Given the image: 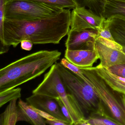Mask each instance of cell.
I'll return each mask as SVG.
<instances>
[{"instance_id":"obj_19","label":"cell","mask_w":125,"mask_h":125,"mask_svg":"<svg viewBox=\"0 0 125 125\" xmlns=\"http://www.w3.org/2000/svg\"><path fill=\"white\" fill-rule=\"evenodd\" d=\"M36 2L49 5L55 6L62 9H73L76 8L74 0H25Z\"/></svg>"},{"instance_id":"obj_15","label":"cell","mask_w":125,"mask_h":125,"mask_svg":"<svg viewBox=\"0 0 125 125\" xmlns=\"http://www.w3.org/2000/svg\"><path fill=\"white\" fill-rule=\"evenodd\" d=\"M17 99L10 102L5 111L0 115V125H15L18 122Z\"/></svg>"},{"instance_id":"obj_6","label":"cell","mask_w":125,"mask_h":125,"mask_svg":"<svg viewBox=\"0 0 125 125\" xmlns=\"http://www.w3.org/2000/svg\"><path fill=\"white\" fill-rule=\"evenodd\" d=\"M64 9L25 0H7L5 18L33 20L54 16Z\"/></svg>"},{"instance_id":"obj_28","label":"cell","mask_w":125,"mask_h":125,"mask_svg":"<svg viewBox=\"0 0 125 125\" xmlns=\"http://www.w3.org/2000/svg\"><path fill=\"white\" fill-rule=\"evenodd\" d=\"M123 50L124 52H125V47H123Z\"/></svg>"},{"instance_id":"obj_20","label":"cell","mask_w":125,"mask_h":125,"mask_svg":"<svg viewBox=\"0 0 125 125\" xmlns=\"http://www.w3.org/2000/svg\"><path fill=\"white\" fill-rule=\"evenodd\" d=\"M87 125H119L112 119L101 115H95L85 119Z\"/></svg>"},{"instance_id":"obj_17","label":"cell","mask_w":125,"mask_h":125,"mask_svg":"<svg viewBox=\"0 0 125 125\" xmlns=\"http://www.w3.org/2000/svg\"><path fill=\"white\" fill-rule=\"evenodd\" d=\"M105 0H74L76 7H84L98 16H102L103 7Z\"/></svg>"},{"instance_id":"obj_11","label":"cell","mask_w":125,"mask_h":125,"mask_svg":"<svg viewBox=\"0 0 125 125\" xmlns=\"http://www.w3.org/2000/svg\"><path fill=\"white\" fill-rule=\"evenodd\" d=\"M65 58L74 65L80 68L93 66L99 56L95 49L68 50L65 51Z\"/></svg>"},{"instance_id":"obj_21","label":"cell","mask_w":125,"mask_h":125,"mask_svg":"<svg viewBox=\"0 0 125 125\" xmlns=\"http://www.w3.org/2000/svg\"><path fill=\"white\" fill-rule=\"evenodd\" d=\"M98 37L114 41L110 29V22L108 19H104L101 25L96 28Z\"/></svg>"},{"instance_id":"obj_1","label":"cell","mask_w":125,"mask_h":125,"mask_svg":"<svg viewBox=\"0 0 125 125\" xmlns=\"http://www.w3.org/2000/svg\"><path fill=\"white\" fill-rule=\"evenodd\" d=\"M71 14L70 9H65L54 16L36 20L5 18L0 51L7 52L11 46L15 48L23 40L35 44H58L70 30Z\"/></svg>"},{"instance_id":"obj_24","label":"cell","mask_w":125,"mask_h":125,"mask_svg":"<svg viewBox=\"0 0 125 125\" xmlns=\"http://www.w3.org/2000/svg\"><path fill=\"white\" fill-rule=\"evenodd\" d=\"M55 99V100L58 103L62 113L64 115V116L67 118L69 122L70 123L71 125H73V122H72V119L70 115L69 112L67 108H66V106L63 104L61 99L60 98H57Z\"/></svg>"},{"instance_id":"obj_18","label":"cell","mask_w":125,"mask_h":125,"mask_svg":"<svg viewBox=\"0 0 125 125\" xmlns=\"http://www.w3.org/2000/svg\"><path fill=\"white\" fill-rule=\"evenodd\" d=\"M21 88H14L0 92V107L14 99L20 98Z\"/></svg>"},{"instance_id":"obj_25","label":"cell","mask_w":125,"mask_h":125,"mask_svg":"<svg viewBox=\"0 0 125 125\" xmlns=\"http://www.w3.org/2000/svg\"><path fill=\"white\" fill-rule=\"evenodd\" d=\"M33 107L38 113L44 119H46V120H49L52 121L61 120L56 118L55 117L53 116V115H52L46 112L36 109V108H35Z\"/></svg>"},{"instance_id":"obj_14","label":"cell","mask_w":125,"mask_h":125,"mask_svg":"<svg viewBox=\"0 0 125 125\" xmlns=\"http://www.w3.org/2000/svg\"><path fill=\"white\" fill-rule=\"evenodd\" d=\"M94 68L97 74L111 87L125 94V78L114 74L99 65Z\"/></svg>"},{"instance_id":"obj_13","label":"cell","mask_w":125,"mask_h":125,"mask_svg":"<svg viewBox=\"0 0 125 125\" xmlns=\"http://www.w3.org/2000/svg\"><path fill=\"white\" fill-rule=\"evenodd\" d=\"M110 22V29L115 41L125 47V16L115 14L107 18Z\"/></svg>"},{"instance_id":"obj_9","label":"cell","mask_w":125,"mask_h":125,"mask_svg":"<svg viewBox=\"0 0 125 125\" xmlns=\"http://www.w3.org/2000/svg\"><path fill=\"white\" fill-rule=\"evenodd\" d=\"M26 100L32 106L46 112L61 120L69 123L71 125L62 113L55 99L44 95L33 94L27 98Z\"/></svg>"},{"instance_id":"obj_2","label":"cell","mask_w":125,"mask_h":125,"mask_svg":"<svg viewBox=\"0 0 125 125\" xmlns=\"http://www.w3.org/2000/svg\"><path fill=\"white\" fill-rule=\"evenodd\" d=\"M58 50L38 51L0 70V92L16 88L43 74L60 58Z\"/></svg>"},{"instance_id":"obj_10","label":"cell","mask_w":125,"mask_h":125,"mask_svg":"<svg viewBox=\"0 0 125 125\" xmlns=\"http://www.w3.org/2000/svg\"><path fill=\"white\" fill-rule=\"evenodd\" d=\"M94 49L98 54L100 61L99 65L102 67L108 68L115 65L125 63V52L108 46L96 40Z\"/></svg>"},{"instance_id":"obj_8","label":"cell","mask_w":125,"mask_h":125,"mask_svg":"<svg viewBox=\"0 0 125 125\" xmlns=\"http://www.w3.org/2000/svg\"><path fill=\"white\" fill-rule=\"evenodd\" d=\"M65 42L68 50L93 49L98 38L97 30H88L80 31L69 30Z\"/></svg>"},{"instance_id":"obj_23","label":"cell","mask_w":125,"mask_h":125,"mask_svg":"<svg viewBox=\"0 0 125 125\" xmlns=\"http://www.w3.org/2000/svg\"><path fill=\"white\" fill-rule=\"evenodd\" d=\"M107 69L114 74L125 78V63L115 65Z\"/></svg>"},{"instance_id":"obj_26","label":"cell","mask_w":125,"mask_h":125,"mask_svg":"<svg viewBox=\"0 0 125 125\" xmlns=\"http://www.w3.org/2000/svg\"><path fill=\"white\" fill-rule=\"evenodd\" d=\"M33 44L30 41L23 40L21 43V48L26 51H30L32 49Z\"/></svg>"},{"instance_id":"obj_27","label":"cell","mask_w":125,"mask_h":125,"mask_svg":"<svg viewBox=\"0 0 125 125\" xmlns=\"http://www.w3.org/2000/svg\"><path fill=\"white\" fill-rule=\"evenodd\" d=\"M110 0L116 1V2H120L125 3V0Z\"/></svg>"},{"instance_id":"obj_12","label":"cell","mask_w":125,"mask_h":125,"mask_svg":"<svg viewBox=\"0 0 125 125\" xmlns=\"http://www.w3.org/2000/svg\"><path fill=\"white\" fill-rule=\"evenodd\" d=\"M18 121H25L34 125H46V120L33 107L20 99L18 104Z\"/></svg>"},{"instance_id":"obj_16","label":"cell","mask_w":125,"mask_h":125,"mask_svg":"<svg viewBox=\"0 0 125 125\" xmlns=\"http://www.w3.org/2000/svg\"><path fill=\"white\" fill-rule=\"evenodd\" d=\"M117 14L125 16V3L105 0L102 16L107 19Z\"/></svg>"},{"instance_id":"obj_5","label":"cell","mask_w":125,"mask_h":125,"mask_svg":"<svg viewBox=\"0 0 125 125\" xmlns=\"http://www.w3.org/2000/svg\"><path fill=\"white\" fill-rule=\"evenodd\" d=\"M32 94L44 95L54 99L60 98L69 112L73 125H78L81 121L84 119L69 100L56 63L44 74L43 79L33 91Z\"/></svg>"},{"instance_id":"obj_7","label":"cell","mask_w":125,"mask_h":125,"mask_svg":"<svg viewBox=\"0 0 125 125\" xmlns=\"http://www.w3.org/2000/svg\"><path fill=\"white\" fill-rule=\"evenodd\" d=\"M104 19L86 8L76 7L71 12L70 29L76 31L96 30Z\"/></svg>"},{"instance_id":"obj_4","label":"cell","mask_w":125,"mask_h":125,"mask_svg":"<svg viewBox=\"0 0 125 125\" xmlns=\"http://www.w3.org/2000/svg\"><path fill=\"white\" fill-rule=\"evenodd\" d=\"M80 68L82 74L80 77L93 87L102 104L105 116L119 125H125V94L111 87L94 67Z\"/></svg>"},{"instance_id":"obj_3","label":"cell","mask_w":125,"mask_h":125,"mask_svg":"<svg viewBox=\"0 0 125 125\" xmlns=\"http://www.w3.org/2000/svg\"><path fill=\"white\" fill-rule=\"evenodd\" d=\"M56 63L68 97L76 106L85 119L95 115L106 116L102 104L93 87L60 62Z\"/></svg>"},{"instance_id":"obj_22","label":"cell","mask_w":125,"mask_h":125,"mask_svg":"<svg viewBox=\"0 0 125 125\" xmlns=\"http://www.w3.org/2000/svg\"><path fill=\"white\" fill-rule=\"evenodd\" d=\"M7 0H0V42L3 40V23L5 19V8Z\"/></svg>"}]
</instances>
